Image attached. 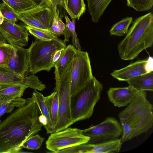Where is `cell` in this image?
Instances as JSON below:
<instances>
[{"label":"cell","instance_id":"1","mask_svg":"<svg viewBox=\"0 0 153 153\" xmlns=\"http://www.w3.org/2000/svg\"><path fill=\"white\" fill-rule=\"evenodd\" d=\"M26 100L0 124V153L20 152L23 143L41 130L37 104L32 97Z\"/></svg>","mask_w":153,"mask_h":153},{"label":"cell","instance_id":"2","mask_svg":"<svg viewBox=\"0 0 153 153\" xmlns=\"http://www.w3.org/2000/svg\"><path fill=\"white\" fill-rule=\"evenodd\" d=\"M123 133L122 142L147 133L153 126V106L145 91L139 92L118 115Z\"/></svg>","mask_w":153,"mask_h":153},{"label":"cell","instance_id":"3","mask_svg":"<svg viewBox=\"0 0 153 153\" xmlns=\"http://www.w3.org/2000/svg\"><path fill=\"white\" fill-rule=\"evenodd\" d=\"M126 34L118 44L119 55L122 59H135L143 50L153 44V16L150 12L136 18Z\"/></svg>","mask_w":153,"mask_h":153},{"label":"cell","instance_id":"4","mask_svg":"<svg viewBox=\"0 0 153 153\" xmlns=\"http://www.w3.org/2000/svg\"><path fill=\"white\" fill-rule=\"evenodd\" d=\"M102 84L94 76L71 97V111L74 123L90 118L100 99Z\"/></svg>","mask_w":153,"mask_h":153},{"label":"cell","instance_id":"5","mask_svg":"<svg viewBox=\"0 0 153 153\" xmlns=\"http://www.w3.org/2000/svg\"><path fill=\"white\" fill-rule=\"evenodd\" d=\"M66 46L59 39L43 41L36 38L27 49L29 73L35 74L42 71H49L54 67L53 59L55 52Z\"/></svg>","mask_w":153,"mask_h":153},{"label":"cell","instance_id":"6","mask_svg":"<svg viewBox=\"0 0 153 153\" xmlns=\"http://www.w3.org/2000/svg\"><path fill=\"white\" fill-rule=\"evenodd\" d=\"M71 68L72 64L61 79L56 82L54 90L57 93L59 106L57 120L55 126V132L64 129L74 123L71 107Z\"/></svg>","mask_w":153,"mask_h":153},{"label":"cell","instance_id":"7","mask_svg":"<svg viewBox=\"0 0 153 153\" xmlns=\"http://www.w3.org/2000/svg\"><path fill=\"white\" fill-rule=\"evenodd\" d=\"M83 135L90 138L87 143L96 144L119 138L123 133L121 125L114 117L106 118L100 123L81 130Z\"/></svg>","mask_w":153,"mask_h":153},{"label":"cell","instance_id":"8","mask_svg":"<svg viewBox=\"0 0 153 153\" xmlns=\"http://www.w3.org/2000/svg\"><path fill=\"white\" fill-rule=\"evenodd\" d=\"M90 138L82 134L81 129L68 127L50 134L46 142L47 149L51 152L88 143Z\"/></svg>","mask_w":153,"mask_h":153},{"label":"cell","instance_id":"9","mask_svg":"<svg viewBox=\"0 0 153 153\" xmlns=\"http://www.w3.org/2000/svg\"><path fill=\"white\" fill-rule=\"evenodd\" d=\"M16 13L18 19L27 26L48 30L53 24L54 14L53 10L46 0H42L36 6Z\"/></svg>","mask_w":153,"mask_h":153},{"label":"cell","instance_id":"10","mask_svg":"<svg viewBox=\"0 0 153 153\" xmlns=\"http://www.w3.org/2000/svg\"><path fill=\"white\" fill-rule=\"evenodd\" d=\"M93 76L88 53L77 50L72 64L71 96L84 86Z\"/></svg>","mask_w":153,"mask_h":153},{"label":"cell","instance_id":"11","mask_svg":"<svg viewBox=\"0 0 153 153\" xmlns=\"http://www.w3.org/2000/svg\"><path fill=\"white\" fill-rule=\"evenodd\" d=\"M26 26L12 23L4 18L0 25V33L10 44L23 47L27 46L28 42L29 34Z\"/></svg>","mask_w":153,"mask_h":153},{"label":"cell","instance_id":"12","mask_svg":"<svg viewBox=\"0 0 153 153\" xmlns=\"http://www.w3.org/2000/svg\"><path fill=\"white\" fill-rule=\"evenodd\" d=\"M153 71V58L149 56L145 59L138 60L126 66L114 70L111 75L120 81H126L132 78Z\"/></svg>","mask_w":153,"mask_h":153},{"label":"cell","instance_id":"13","mask_svg":"<svg viewBox=\"0 0 153 153\" xmlns=\"http://www.w3.org/2000/svg\"><path fill=\"white\" fill-rule=\"evenodd\" d=\"M13 47L14 52L7 69L10 71L25 77L29 73L28 49L23 47Z\"/></svg>","mask_w":153,"mask_h":153},{"label":"cell","instance_id":"14","mask_svg":"<svg viewBox=\"0 0 153 153\" xmlns=\"http://www.w3.org/2000/svg\"><path fill=\"white\" fill-rule=\"evenodd\" d=\"M139 92L128 86L124 87L111 88L107 91L109 101L119 108L128 105Z\"/></svg>","mask_w":153,"mask_h":153},{"label":"cell","instance_id":"15","mask_svg":"<svg viewBox=\"0 0 153 153\" xmlns=\"http://www.w3.org/2000/svg\"><path fill=\"white\" fill-rule=\"evenodd\" d=\"M76 50L73 45H69L62 51L60 58L54 63V73L56 81L59 80L71 67Z\"/></svg>","mask_w":153,"mask_h":153},{"label":"cell","instance_id":"16","mask_svg":"<svg viewBox=\"0 0 153 153\" xmlns=\"http://www.w3.org/2000/svg\"><path fill=\"white\" fill-rule=\"evenodd\" d=\"M122 142L121 138L96 144H87L86 153H116L121 148Z\"/></svg>","mask_w":153,"mask_h":153},{"label":"cell","instance_id":"17","mask_svg":"<svg viewBox=\"0 0 153 153\" xmlns=\"http://www.w3.org/2000/svg\"><path fill=\"white\" fill-rule=\"evenodd\" d=\"M27 88V86L21 84L2 86L0 88V101L8 102L21 98Z\"/></svg>","mask_w":153,"mask_h":153},{"label":"cell","instance_id":"18","mask_svg":"<svg viewBox=\"0 0 153 153\" xmlns=\"http://www.w3.org/2000/svg\"><path fill=\"white\" fill-rule=\"evenodd\" d=\"M129 85L138 92L153 91V71L141 75L126 81Z\"/></svg>","mask_w":153,"mask_h":153},{"label":"cell","instance_id":"19","mask_svg":"<svg viewBox=\"0 0 153 153\" xmlns=\"http://www.w3.org/2000/svg\"><path fill=\"white\" fill-rule=\"evenodd\" d=\"M44 97L42 94L36 90L32 93V97L37 104L40 113L47 118V124L44 127L47 133L51 134L55 132V126L51 120L48 110L44 102Z\"/></svg>","mask_w":153,"mask_h":153},{"label":"cell","instance_id":"20","mask_svg":"<svg viewBox=\"0 0 153 153\" xmlns=\"http://www.w3.org/2000/svg\"><path fill=\"white\" fill-rule=\"evenodd\" d=\"M112 0H87L88 10L92 21L97 23Z\"/></svg>","mask_w":153,"mask_h":153},{"label":"cell","instance_id":"21","mask_svg":"<svg viewBox=\"0 0 153 153\" xmlns=\"http://www.w3.org/2000/svg\"><path fill=\"white\" fill-rule=\"evenodd\" d=\"M65 18L66 24L65 29L62 34L64 36L63 42L65 43L66 41L69 42V38L71 36L72 42L73 46L77 50H81V47L75 29L76 19H73L71 21L67 15L65 16Z\"/></svg>","mask_w":153,"mask_h":153},{"label":"cell","instance_id":"22","mask_svg":"<svg viewBox=\"0 0 153 153\" xmlns=\"http://www.w3.org/2000/svg\"><path fill=\"white\" fill-rule=\"evenodd\" d=\"M19 84L25 85V77L10 71L6 68L0 67V86Z\"/></svg>","mask_w":153,"mask_h":153},{"label":"cell","instance_id":"23","mask_svg":"<svg viewBox=\"0 0 153 153\" xmlns=\"http://www.w3.org/2000/svg\"><path fill=\"white\" fill-rule=\"evenodd\" d=\"M85 10L84 0H68L66 10L72 20H78Z\"/></svg>","mask_w":153,"mask_h":153},{"label":"cell","instance_id":"24","mask_svg":"<svg viewBox=\"0 0 153 153\" xmlns=\"http://www.w3.org/2000/svg\"><path fill=\"white\" fill-rule=\"evenodd\" d=\"M44 101L55 126L57 121L59 111V99L57 91L54 90L49 95L44 97Z\"/></svg>","mask_w":153,"mask_h":153},{"label":"cell","instance_id":"25","mask_svg":"<svg viewBox=\"0 0 153 153\" xmlns=\"http://www.w3.org/2000/svg\"><path fill=\"white\" fill-rule=\"evenodd\" d=\"M132 20V17H127L114 24L109 31L110 35L122 36L126 35Z\"/></svg>","mask_w":153,"mask_h":153},{"label":"cell","instance_id":"26","mask_svg":"<svg viewBox=\"0 0 153 153\" xmlns=\"http://www.w3.org/2000/svg\"><path fill=\"white\" fill-rule=\"evenodd\" d=\"M14 51L13 46L7 43H0V67H8Z\"/></svg>","mask_w":153,"mask_h":153},{"label":"cell","instance_id":"27","mask_svg":"<svg viewBox=\"0 0 153 153\" xmlns=\"http://www.w3.org/2000/svg\"><path fill=\"white\" fill-rule=\"evenodd\" d=\"M8 4L17 13L31 8L37 4L32 0H2Z\"/></svg>","mask_w":153,"mask_h":153},{"label":"cell","instance_id":"28","mask_svg":"<svg viewBox=\"0 0 153 153\" xmlns=\"http://www.w3.org/2000/svg\"><path fill=\"white\" fill-rule=\"evenodd\" d=\"M54 18L53 24L49 29V31L58 37L62 35L65 28V24L59 16V10L57 7L53 10Z\"/></svg>","mask_w":153,"mask_h":153},{"label":"cell","instance_id":"29","mask_svg":"<svg viewBox=\"0 0 153 153\" xmlns=\"http://www.w3.org/2000/svg\"><path fill=\"white\" fill-rule=\"evenodd\" d=\"M27 28L31 34L36 38L43 41L59 39L48 30L26 26Z\"/></svg>","mask_w":153,"mask_h":153},{"label":"cell","instance_id":"30","mask_svg":"<svg viewBox=\"0 0 153 153\" xmlns=\"http://www.w3.org/2000/svg\"><path fill=\"white\" fill-rule=\"evenodd\" d=\"M26 100L20 98L8 102L0 101V118L5 113L11 112L15 107H19L24 105ZM1 123L0 120V124Z\"/></svg>","mask_w":153,"mask_h":153},{"label":"cell","instance_id":"31","mask_svg":"<svg viewBox=\"0 0 153 153\" xmlns=\"http://www.w3.org/2000/svg\"><path fill=\"white\" fill-rule=\"evenodd\" d=\"M127 6L138 12L145 11L151 9L153 0H126Z\"/></svg>","mask_w":153,"mask_h":153},{"label":"cell","instance_id":"32","mask_svg":"<svg viewBox=\"0 0 153 153\" xmlns=\"http://www.w3.org/2000/svg\"><path fill=\"white\" fill-rule=\"evenodd\" d=\"M0 3V10L4 18L9 21L15 23L18 20L16 13L13 8L4 1Z\"/></svg>","mask_w":153,"mask_h":153},{"label":"cell","instance_id":"33","mask_svg":"<svg viewBox=\"0 0 153 153\" xmlns=\"http://www.w3.org/2000/svg\"><path fill=\"white\" fill-rule=\"evenodd\" d=\"M44 139L39 134H35L26 140L23 143L22 147L28 149L37 150L42 146Z\"/></svg>","mask_w":153,"mask_h":153},{"label":"cell","instance_id":"34","mask_svg":"<svg viewBox=\"0 0 153 153\" xmlns=\"http://www.w3.org/2000/svg\"><path fill=\"white\" fill-rule=\"evenodd\" d=\"M50 6L53 10L55 7L58 6L62 7L66 9L68 0H46Z\"/></svg>","mask_w":153,"mask_h":153},{"label":"cell","instance_id":"35","mask_svg":"<svg viewBox=\"0 0 153 153\" xmlns=\"http://www.w3.org/2000/svg\"><path fill=\"white\" fill-rule=\"evenodd\" d=\"M64 49L58 50L55 52L53 59V62L54 63L59 59L61 55L62 52Z\"/></svg>","mask_w":153,"mask_h":153},{"label":"cell","instance_id":"36","mask_svg":"<svg viewBox=\"0 0 153 153\" xmlns=\"http://www.w3.org/2000/svg\"><path fill=\"white\" fill-rule=\"evenodd\" d=\"M38 120L39 122L42 125L45 126L47 124V118L44 115H39Z\"/></svg>","mask_w":153,"mask_h":153},{"label":"cell","instance_id":"37","mask_svg":"<svg viewBox=\"0 0 153 153\" xmlns=\"http://www.w3.org/2000/svg\"><path fill=\"white\" fill-rule=\"evenodd\" d=\"M7 41L0 33V43H7Z\"/></svg>","mask_w":153,"mask_h":153},{"label":"cell","instance_id":"38","mask_svg":"<svg viewBox=\"0 0 153 153\" xmlns=\"http://www.w3.org/2000/svg\"><path fill=\"white\" fill-rule=\"evenodd\" d=\"M4 18L0 10V25H1L4 20Z\"/></svg>","mask_w":153,"mask_h":153},{"label":"cell","instance_id":"39","mask_svg":"<svg viewBox=\"0 0 153 153\" xmlns=\"http://www.w3.org/2000/svg\"><path fill=\"white\" fill-rule=\"evenodd\" d=\"M37 4L40 3L42 0H32Z\"/></svg>","mask_w":153,"mask_h":153},{"label":"cell","instance_id":"40","mask_svg":"<svg viewBox=\"0 0 153 153\" xmlns=\"http://www.w3.org/2000/svg\"><path fill=\"white\" fill-rule=\"evenodd\" d=\"M1 86H0V88H1Z\"/></svg>","mask_w":153,"mask_h":153}]
</instances>
